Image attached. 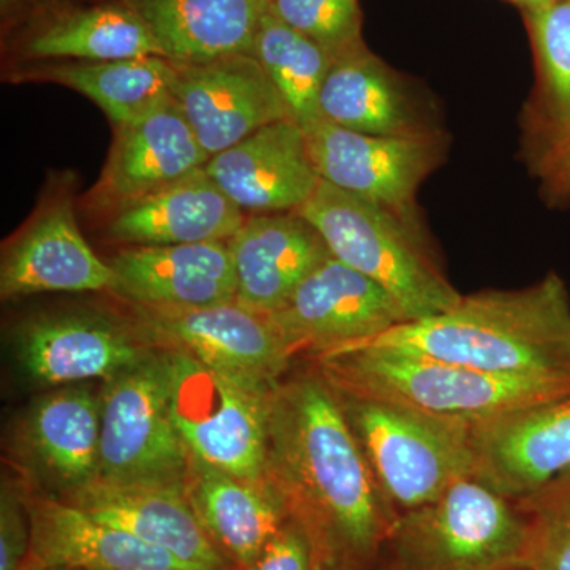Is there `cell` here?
Wrapping results in <instances>:
<instances>
[{
  "label": "cell",
  "mask_w": 570,
  "mask_h": 570,
  "mask_svg": "<svg viewBox=\"0 0 570 570\" xmlns=\"http://www.w3.org/2000/svg\"><path fill=\"white\" fill-rule=\"evenodd\" d=\"M266 483L305 528L314 557L332 569L376 557L396 519L318 370L273 390Z\"/></svg>",
  "instance_id": "obj_1"
},
{
  "label": "cell",
  "mask_w": 570,
  "mask_h": 570,
  "mask_svg": "<svg viewBox=\"0 0 570 570\" xmlns=\"http://www.w3.org/2000/svg\"><path fill=\"white\" fill-rule=\"evenodd\" d=\"M363 346L433 356L502 376L570 382L569 288L551 272L515 291L463 295L445 313L404 322L355 347Z\"/></svg>",
  "instance_id": "obj_2"
},
{
  "label": "cell",
  "mask_w": 570,
  "mask_h": 570,
  "mask_svg": "<svg viewBox=\"0 0 570 570\" xmlns=\"http://www.w3.org/2000/svg\"><path fill=\"white\" fill-rule=\"evenodd\" d=\"M316 358L322 376L337 390L384 397L471 425L570 396V382L502 376L393 348L354 347Z\"/></svg>",
  "instance_id": "obj_3"
},
{
  "label": "cell",
  "mask_w": 570,
  "mask_h": 570,
  "mask_svg": "<svg viewBox=\"0 0 570 570\" xmlns=\"http://www.w3.org/2000/svg\"><path fill=\"white\" fill-rule=\"evenodd\" d=\"M317 228L330 253L384 287L407 321L438 316L459 305L420 217H407L321 181L298 212Z\"/></svg>",
  "instance_id": "obj_4"
},
{
  "label": "cell",
  "mask_w": 570,
  "mask_h": 570,
  "mask_svg": "<svg viewBox=\"0 0 570 570\" xmlns=\"http://www.w3.org/2000/svg\"><path fill=\"white\" fill-rule=\"evenodd\" d=\"M335 392L379 490L396 515L434 501L456 480L472 475L471 423L384 397Z\"/></svg>",
  "instance_id": "obj_5"
},
{
  "label": "cell",
  "mask_w": 570,
  "mask_h": 570,
  "mask_svg": "<svg viewBox=\"0 0 570 570\" xmlns=\"http://www.w3.org/2000/svg\"><path fill=\"white\" fill-rule=\"evenodd\" d=\"M387 543L400 570L523 568L528 519L515 502L468 475L396 515Z\"/></svg>",
  "instance_id": "obj_6"
},
{
  "label": "cell",
  "mask_w": 570,
  "mask_h": 570,
  "mask_svg": "<svg viewBox=\"0 0 570 570\" xmlns=\"http://www.w3.org/2000/svg\"><path fill=\"white\" fill-rule=\"evenodd\" d=\"M165 352L171 417L190 459L234 478L266 483L269 407L276 385Z\"/></svg>",
  "instance_id": "obj_7"
},
{
  "label": "cell",
  "mask_w": 570,
  "mask_h": 570,
  "mask_svg": "<svg viewBox=\"0 0 570 570\" xmlns=\"http://www.w3.org/2000/svg\"><path fill=\"white\" fill-rule=\"evenodd\" d=\"M105 382L96 479L186 487L190 455L171 417L165 352Z\"/></svg>",
  "instance_id": "obj_8"
},
{
  "label": "cell",
  "mask_w": 570,
  "mask_h": 570,
  "mask_svg": "<svg viewBox=\"0 0 570 570\" xmlns=\"http://www.w3.org/2000/svg\"><path fill=\"white\" fill-rule=\"evenodd\" d=\"M130 306L135 330L153 348L181 352L236 376L277 385L296 355L268 314L236 299L200 307Z\"/></svg>",
  "instance_id": "obj_9"
},
{
  "label": "cell",
  "mask_w": 570,
  "mask_h": 570,
  "mask_svg": "<svg viewBox=\"0 0 570 570\" xmlns=\"http://www.w3.org/2000/svg\"><path fill=\"white\" fill-rule=\"evenodd\" d=\"M305 134L322 181L407 217H420L415 197L444 163L450 141L442 130L381 137L352 132L325 119Z\"/></svg>",
  "instance_id": "obj_10"
},
{
  "label": "cell",
  "mask_w": 570,
  "mask_h": 570,
  "mask_svg": "<svg viewBox=\"0 0 570 570\" xmlns=\"http://www.w3.org/2000/svg\"><path fill=\"white\" fill-rule=\"evenodd\" d=\"M269 317L295 354L309 351L316 356L360 346L409 322L384 287L335 257L307 276Z\"/></svg>",
  "instance_id": "obj_11"
},
{
  "label": "cell",
  "mask_w": 570,
  "mask_h": 570,
  "mask_svg": "<svg viewBox=\"0 0 570 570\" xmlns=\"http://www.w3.org/2000/svg\"><path fill=\"white\" fill-rule=\"evenodd\" d=\"M175 69L171 99L209 157L268 124L291 118L283 97L254 55L194 66L175 63Z\"/></svg>",
  "instance_id": "obj_12"
},
{
  "label": "cell",
  "mask_w": 570,
  "mask_h": 570,
  "mask_svg": "<svg viewBox=\"0 0 570 570\" xmlns=\"http://www.w3.org/2000/svg\"><path fill=\"white\" fill-rule=\"evenodd\" d=\"M472 475L513 502L570 472V396L472 426Z\"/></svg>",
  "instance_id": "obj_13"
},
{
  "label": "cell",
  "mask_w": 570,
  "mask_h": 570,
  "mask_svg": "<svg viewBox=\"0 0 570 570\" xmlns=\"http://www.w3.org/2000/svg\"><path fill=\"white\" fill-rule=\"evenodd\" d=\"M154 351L134 325L91 314L32 318L18 330L14 341L22 373L43 387L108 381Z\"/></svg>",
  "instance_id": "obj_14"
},
{
  "label": "cell",
  "mask_w": 570,
  "mask_h": 570,
  "mask_svg": "<svg viewBox=\"0 0 570 570\" xmlns=\"http://www.w3.org/2000/svg\"><path fill=\"white\" fill-rule=\"evenodd\" d=\"M62 501L167 551L187 570H235L206 534L184 485L94 479L63 491Z\"/></svg>",
  "instance_id": "obj_15"
},
{
  "label": "cell",
  "mask_w": 570,
  "mask_h": 570,
  "mask_svg": "<svg viewBox=\"0 0 570 570\" xmlns=\"http://www.w3.org/2000/svg\"><path fill=\"white\" fill-rule=\"evenodd\" d=\"M206 171L245 213H298L322 178L305 130L294 119L268 124L216 154Z\"/></svg>",
  "instance_id": "obj_16"
},
{
  "label": "cell",
  "mask_w": 570,
  "mask_h": 570,
  "mask_svg": "<svg viewBox=\"0 0 570 570\" xmlns=\"http://www.w3.org/2000/svg\"><path fill=\"white\" fill-rule=\"evenodd\" d=\"M318 108L322 119L352 132L411 137L442 130L425 94L365 43L333 58Z\"/></svg>",
  "instance_id": "obj_17"
},
{
  "label": "cell",
  "mask_w": 570,
  "mask_h": 570,
  "mask_svg": "<svg viewBox=\"0 0 570 570\" xmlns=\"http://www.w3.org/2000/svg\"><path fill=\"white\" fill-rule=\"evenodd\" d=\"M115 273L81 235L73 202L67 195L41 205L3 253L0 295L3 299L43 292L112 291Z\"/></svg>",
  "instance_id": "obj_18"
},
{
  "label": "cell",
  "mask_w": 570,
  "mask_h": 570,
  "mask_svg": "<svg viewBox=\"0 0 570 570\" xmlns=\"http://www.w3.org/2000/svg\"><path fill=\"white\" fill-rule=\"evenodd\" d=\"M209 159L178 105L170 100L138 121L116 126L91 204L110 214L204 168Z\"/></svg>",
  "instance_id": "obj_19"
},
{
  "label": "cell",
  "mask_w": 570,
  "mask_h": 570,
  "mask_svg": "<svg viewBox=\"0 0 570 570\" xmlns=\"http://www.w3.org/2000/svg\"><path fill=\"white\" fill-rule=\"evenodd\" d=\"M227 245L235 265L236 302L268 316L333 257L317 228L299 213L247 214Z\"/></svg>",
  "instance_id": "obj_20"
},
{
  "label": "cell",
  "mask_w": 570,
  "mask_h": 570,
  "mask_svg": "<svg viewBox=\"0 0 570 570\" xmlns=\"http://www.w3.org/2000/svg\"><path fill=\"white\" fill-rule=\"evenodd\" d=\"M108 265L112 294L129 305L200 307L236 299V273L227 242L126 246Z\"/></svg>",
  "instance_id": "obj_21"
},
{
  "label": "cell",
  "mask_w": 570,
  "mask_h": 570,
  "mask_svg": "<svg viewBox=\"0 0 570 570\" xmlns=\"http://www.w3.org/2000/svg\"><path fill=\"white\" fill-rule=\"evenodd\" d=\"M29 519V560L43 569L187 570L171 554L92 519L62 499L21 493Z\"/></svg>",
  "instance_id": "obj_22"
},
{
  "label": "cell",
  "mask_w": 570,
  "mask_h": 570,
  "mask_svg": "<svg viewBox=\"0 0 570 570\" xmlns=\"http://www.w3.org/2000/svg\"><path fill=\"white\" fill-rule=\"evenodd\" d=\"M107 235L124 246H171L228 242L247 214L198 168L108 214Z\"/></svg>",
  "instance_id": "obj_23"
},
{
  "label": "cell",
  "mask_w": 570,
  "mask_h": 570,
  "mask_svg": "<svg viewBox=\"0 0 570 570\" xmlns=\"http://www.w3.org/2000/svg\"><path fill=\"white\" fill-rule=\"evenodd\" d=\"M184 489L206 534L234 569L249 568L291 519L268 483L234 478L197 460L190 459Z\"/></svg>",
  "instance_id": "obj_24"
},
{
  "label": "cell",
  "mask_w": 570,
  "mask_h": 570,
  "mask_svg": "<svg viewBox=\"0 0 570 570\" xmlns=\"http://www.w3.org/2000/svg\"><path fill=\"white\" fill-rule=\"evenodd\" d=\"M148 22L164 56L194 66L254 55L266 0H127Z\"/></svg>",
  "instance_id": "obj_25"
},
{
  "label": "cell",
  "mask_w": 570,
  "mask_h": 570,
  "mask_svg": "<svg viewBox=\"0 0 570 570\" xmlns=\"http://www.w3.org/2000/svg\"><path fill=\"white\" fill-rule=\"evenodd\" d=\"M102 404L85 387L58 390L41 396L26 419L24 436L41 468L62 483L78 489L97 478Z\"/></svg>",
  "instance_id": "obj_26"
},
{
  "label": "cell",
  "mask_w": 570,
  "mask_h": 570,
  "mask_svg": "<svg viewBox=\"0 0 570 570\" xmlns=\"http://www.w3.org/2000/svg\"><path fill=\"white\" fill-rule=\"evenodd\" d=\"M535 85L523 112L528 164L570 132V0L524 11Z\"/></svg>",
  "instance_id": "obj_27"
},
{
  "label": "cell",
  "mask_w": 570,
  "mask_h": 570,
  "mask_svg": "<svg viewBox=\"0 0 570 570\" xmlns=\"http://www.w3.org/2000/svg\"><path fill=\"white\" fill-rule=\"evenodd\" d=\"M26 55L37 59L110 62L164 56L148 22L130 3H108L63 14L33 33Z\"/></svg>",
  "instance_id": "obj_28"
},
{
  "label": "cell",
  "mask_w": 570,
  "mask_h": 570,
  "mask_svg": "<svg viewBox=\"0 0 570 570\" xmlns=\"http://www.w3.org/2000/svg\"><path fill=\"white\" fill-rule=\"evenodd\" d=\"M175 73V62L170 59L145 56L110 62L66 63L43 75L88 97L115 126H124L174 100Z\"/></svg>",
  "instance_id": "obj_29"
},
{
  "label": "cell",
  "mask_w": 570,
  "mask_h": 570,
  "mask_svg": "<svg viewBox=\"0 0 570 570\" xmlns=\"http://www.w3.org/2000/svg\"><path fill=\"white\" fill-rule=\"evenodd\" d=\"M254 56L303 130L321 121L318 97L333 61L330 52L266 9L255 37Z\"/></svg>",
  "instance_id": "obj_30"
},
{
  "label": "cell",
  "mask_w": 570,
  "mask_h": 570,
  "mask_svg": "<svg viewBox=\"0 0 570 570\" xmlns=\"http://www.w3.org/2000/svg\"><path fill=\"white\" fill-rule=\"evenodd\" d=\"M528 519L523 568L570 570V472L519 502Z\"/></svg>",
  "instance_id": "obj_31"
},
{
  "label": "cell",
  "mask_w": 570,
  "mask_h": 570,
  "mask_svg": "<svg viewBox=\"0 0 570 570\" xmlns=\"http://www.w3.org/2000/svg\"><path fill=\"white\" fill-rule=\"evenodd\" d=\"M266 9L332 58L365 43L358 0H266Z\"/></svg>",
  "instance_id": "obj_32"
},
{
  "label": "cell",
  "mask_w": 570,
  "mask_h": 570,
  "mask_svg": "<svg viewBox=\"0 0 570 570\" xmlns=\"http://www.w3.org/2000/svg\"><path fill=\"white\" fill-rule=\"evenodd\" d=\"M28 512L20 491L3 483L0 497V570H22L29 558Z\"/></svg>",
  "instance_id": "obj_33"
},
{
  "label": "cell",
  "mask_w": 570,
  "mask_h": 570,
  "mask_svg": "<svg viewBox=\"0 0 570 570\" xmlns=\"http://www.w3.org/2000/svg\"><path fill=\"white\" fill-rule=\"evenodd\" d=\"M314 549L305 528L288 519L246 570H314Z\"/></svg>",
  "instance_id": "obj_34"
},
{
  "label": "cell",
  "mask_w": 570,
  "mask_h": 570,
  "mask_svg": "<svg viewBox=\"0 0 570 570\" xmlns=\"http://www.w3.org/2000/svg\"><path fill=\"white\" fill-rule=\"evenodd\" d=\"M538 176L543 198L551 206L570 202V132L530 164Z\"/></svg>",
  "instance_id": "obj_35"
},
{
  "label": "cell",
  "mask_w": 570,
  "mask_h": 570,
  "mask_svg": "<svg viewBox=\"0 0 570 570\" xmlns=\"http://www.w3.org/2000/svg\"><path fill=\"white\" fill-rule=\"evenodd\" d=\"M513 3L520 6L524 11L542 9V7L550 6V3L557 2V0H512Z\"/></svg>",
  "instance_id": "obj_36"
},
{
  "label": "cell",
  "mask_w": 570,
  "mask_h": 570,
  "mask_svg": "<svg viewBox=\"0 0 570 570\" xmlns=\"http://www.w3.org/2000/svg\"><path fill=\"white\" fill-rule=\"evenodd\" d=\"M316 558V557H314ZM314 570H335L330 568V566L324 564V562L318 561L317 558L314 560Z\"/></svg>",
  "instance_id": "obj_37"
},
{
  "label": "cell",
  "mask_w": 570,
  "mask_h": 570,
  "mask_svg": "<svg viewBox=\"0 0 570 570\" xmlns=\"http://www.w3.org/2000/svg\"><path fill=\"white\" fill-rule=\"evenodd\" d=\"M22 570H24V569H22ZM26 570H62V569H43V568H39V566H33V564H31V566H29V568H28V569H26Z\"/></svg>",
  "instance_id": "obj_38"
},
{
  "label": "cell",
  "mask_w": 570,
  "mask_h": 570,
  "mask_svg": "<svg viewBox=\"0 0 570 570\" xmlns=\"http://www.w3.org/2000/svg\"><path fill=\"white\" fill-rule=\"evenodd\" d=\"M509 570H528V569H524V568H517V569H509Z\"/></svg>",
  "instance_id": "obj_39"
},
{
  "label": "cell",
  "mask_w": 570,
  "mask_h": 570,
  "mask_svg": "<svg viewBox=\"0 0 570 570\" xmlns=\"http://www.w3.org/2000/svg\"><path fill=\"white\" fill-rule=\"evenodd\" d=\"M3 2H6V0H3Z\"/></svg>",
  "instance_id": "obj_40"
}]
</instances>
